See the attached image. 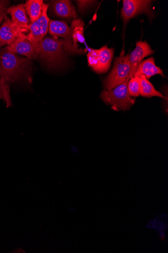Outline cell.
Returning <instances> with one entry per match:
<instances>
[{
    "instance_id": "6da1fadb",
    "label": "cell",
    "mask_w": 168,
    "mask_h": 253,
    "mask_svg": "<svg viewBox=\"0 0 168 253\" xmlns=\"http://www.w3.org/2000/svg\"><path fill=\"white\" fill-rule=\"evenodd\" d=\"M31 66V60L19 57L6 47L0 50V83L4 91L7 107L12 104L10 84L23 80L32 83Z\"/></svg>"
},
{
    "instance_id": "7a4b0ae2",
    "label": "cell",
    "mask_w": 168,
    "mask_h": 253,
    "mask_svg": "<svg viewBox=\"0 0 168 253\" xmlns=\"http://www.w3.org/2000/svg\"><path fill=\"white\" fill-rule=\"evenodd\" d=\"M64 44L62 39L44 38L39 46L38 57L49 68L61 65L65 59Z\"/></svg>"
},
{
    "instance_id": "3957f363",
    "label": "cell",
    "mask_w": 168,
    "mask_h": 253,
    "mask_svg": "<svg viewBox=\"0 0 168 253\" xmlns=\"http://www.w3.org/2000/svg\"><path fill=\"white\" fill-rule=\"evenodd\" d=\"M128 78L124 83L111 90H104L101 93V97L107 105H111L114 111H127L134 104L136 100L129 94Z\"/></svg>"
},
{
    "instance_id": "277c9868",
    "label": "cell",
    "mask_w": 168,
    "mask_h": 253,
    "mask_svg": "<svg viewBox=\"0 0 168 253\" xmlns=\"http://www.w3.org/2000/svg\"><path fill=\"white\" fill-rule=\"evenodd\" d=\"M131 68L129 54L116 57L112 71L104 82L105 88L111 90L124 83L129 78Z\"/></svg>"
},
{
    "instance_id": "5b68a950",
    "label": "cell",
    "mask_w": 168,
    "mask_h": 253,
    "mask_svg": "<svg viewBox=\"0 0 168 253\" xmlns=\"http://www.w3.org/2000/svg\"><path fill=\"white\" fill-rule=\"evenodd\" d=\"M48 7L49 5L43 3L40 17L29 26L30 33L28 35V39L34 45L37 54L42 41L49 32L50 20L47 14Z\"/></svg>"
},
{
    "instance_id": "8992f818",
    "label": "cell",
    "mask_w": 168,
    "mask_h": 253,
    "mask_svg": "<svg viewBox=\"0 0 168 253\" xmlns=\"http://www.w3.org/2000/svg\"><path fill=\"white\" fill-rule=\"evenodd\" d=\"M152 1L149 0H124L121 16L125 25L132 18L140 14H146L151 20L155 14L151 8Z\"/></svg>"
},
{
    "instance_id": "52a82bcc",
    "label": "cell",
    "mask_w": 168,
    "mask_h": 253,
    "mask_svg": "<svg viewBox=\"0 0 168 253\" xmlns=\"http://www.w3.org/2000/svg\"><path fill=\"white\" fill-rule=\"evenodd\" d=\"M49 32L55 39L62 38L64 41V50L68 54H78L72 42L70 28L63 21L50 20Z\"/></svg>"
},
{
    "instance_id": "ba28073f",
    "label": "cell",
    "mask_w": 168,
    "mask_h": 253,
    "mask_svg": "<svg viewBox=\"0 0 168 253\" xmlns=\"http://www.w3.org/2000/svg\"><path fill=\"white\" fill-rule=\"evenodd\" d=\"M29 26L19 25L6 18L0 28V45L14 43L21 33L29 31Z\"/></svg>"
},
{
    "instance_id": "9c48e42d",
    "label": "cell",
    "mask_w": 168,
    "mask_h": 253,
    "mask_svg": "<svg viewBox=\"0 0 168 253\" xmlns=\"http://www.w3.org/2000/svg\"><path fill=\"white\" fill-rule=\"evenodd\" d=\"M6 48L14 54L25 56L30 60L38 57L34 45L29 40L25 32L21 33L14 42Z\"/></svg>"
},
{
    "instance_id": "30bf717a",
    "label": "cell",
    "mask_w": 168,
    "mask_h": 253,
    "mask_svg": "<svg viewBox=\"0 0 168 253\" xmlns=\"http://www.w3.org/2000/svg\"><path fill=\"white\" fill-rule=\"evenodd\" d=\"M154 53L150 44L146 42L138 41L136 43V47L129 55L131 68L129 76L130 79L133 78L136 68L142 60L146 57Z\"/></svg>"
},
{
    "instance_id": "8fae6325",
    "label": "cell",
    "mask_w": 168,
    "mask_h": 253,
    "mask_svg": "<svg viewBox=\"0 0 168 253\" xmlns=\"http://www.w3.org/2000/svg\"><path fill=\"white\" fill-rule=\"evenodd\" d=\"M157 75L165 77L163 70L156 65L155 59L151 57L140 63L136 68L134 77L144 76L149 80L151 77Z\"/></svg>"
},
{
    "instance_id": "7c38bea8",
    "label": "cell",
    "mask_w": 168,
    "mask_h": 253,
    "mask_svg": "<svg viewBox=\"0 0 168 253\" xmlns=\"http://www.w3.org/2000/svg\"><path fill=\"white\" fill-rule=\"evenodd\" d=\"M84 27L85 24L83 20L80 19H76L72 21L70 28L71 41L78 54L85 53V51L80 48L78 44V43H83L85 41Z\"/></svg>"
},
{
    "instance_id": "4fadbf2b",
    "label": "cell",
    "mask_w": 168,
    "mask_h": 253,
    "mask_svg": "<svg viewBox=\"0 0 168 253\" xmlns=\"http://www.w3.org/2000/svg\"><path fill=\"white\" fill-rule=\"evenodd\" d=\"M53 11L56 15L64 18L76 19L78 17L75 7L67 0L55 1L53 4Z\"/></svg>"
},
{
    "instance_id": "5bb4252c",
    "label": "cell",
    "mask_w": 168,
    "mask_h": 253,
    "mask_svg": "<svg viewBox=\"0 0 168 253\" xmlns=\"http://www.w3.org/2000/svg\"><path fill=\"white\" fill-rule=\"evenodd\" d=\"M114 56V49L109 48L107 45L100 49V60L97 68L94 71L98 74L106 73L111 66Z\"/></svg>"
},
{
    "instance_id": "9a60e30c",
    "label": "cell",
    "mask_w": 168,
    "mask_h": 253,
    "mask_svg": "<svg viewBox=\"0 0 168 253\" xmlns=\"http://www.w3.org/2000/svg\"><path fill=\"white\" fill-rule=\"evenodd\" d=\"M12 18V21L19 25L29 26L30 21L27 14L25 4H21L10 7L7 10Z\"/></svg>"
},
{
    "instance_id": "2e32d148",
    "label": "cell",
    "mask_w": 168,
    "mask_h": 253,
    "mask_svg": "<svg viewBox=\"0 0 168 253\" xmlns=\"http://www.w3.org/2000/svg\"><path fill=\"white\" fill-rule=\"evenodd\" d=\"M139 77L141 80L140 95L148 98H151L153 97L165 98L163 94L157 90L154 85L145 76H141Z\"/></svg>"
},
{
    "instance_id": "e0dca14e",
    "label": "cell",
    "mask_w": 168,
    "mask_h": 253,
    "mask_svg": "<svg viewBox=\"0 0 168 253\" xmlns=\"http://www.w3.org/2000/svg\"><path fill=\"white\" fill-rule=\"evenodd\" d=\"M43 1L42 0H29L25 4V7L30 18L31 24L36 21L42 13Z\"/></svg>"
},
{
    "instance_id": "ac0fdd59",
    "label": "cell",
    "mask_w": 168,
    "mask_h": 253,
    "mask_svg": "<svg viewBox=\"0 0 168 253\" xmlns=\"http://www.w3.org/2000/svg\"><path fill=\"white\" fill-rule=\"evenodd\" d=\"M130 80L128 84L129 95L131 97H138L140 95V78L138 77H135Z\"/></svg>"
},
{
    "instance_id": "d6986e66",
    "label": "cell",
    "mask_w": 168,
    "mask_h": 253,
    "mask_svg": "<svg viewBox=\"0 0 168 253\" xmlns=\"http://www.w3.org/2000/svg\"><path fill=\"white\" fill-rule=\"evenodd\" d=\"M88 64L93 71L96 70L100 60V50H91L87 54Z\"/></svg>"
},
{
    "instance_id": "ffe728a7",
    "label": "cell",
    "mask_w": 168,
    "mask_h": 253,
    "mask_svg": "<svg viewBox=\"0 0 168 253\" xmlns=\"http://www.w3.org/2000/svg\"><path fill=\"white\" fill-rule=\"evenodd\" d=\"M8 1H0V24L3 21L7 12V5L6 3Z\"/></svg>"
},
{
    "instance_id": "44dd1931",
    "label": "cell",
    "mask_w": 168,
    "mask_h": 253,
    "mask_svg": "<svg viewBox=\"0 0 168 253\" xmlns=\"http://www.w3.org/2000/svg\"><path fill=\"white\" fill-rule=\"evenodd\" d=\"M96 1H77L78 8L80 11L82 12L87 7L93 4Z\"/></svg>"
},
{
    "instance_id": "7402d4cb",
    "label": "cell",
    "mask_w": 168,
    "mask_h": 253,
    "mask_svg": "<svg viewBox=\"0 0 168 253\" xmlns=\"http://www.w3.org/2000/svg\"><path fill=\"white\" fill-rule=\"evenodd\" d=\"M3 100L4 101H5V94H4V91L3 90V88L1 84V83H0V100Z\"/></svg>"
},
{
    "instance_id": "603a6c76",
    "label": "cell",
    "mask_w": 168,
    "mask_h": 253,
    "mask_svg": "<svg viewBox=\"0 0 168 253\" xmlns=\"http://www.w3.org/2000/svg\"><path fill=\"white\" fill-rule=\"evenodd\" d=\"M0 47H1V45H0Z\"/></svg>"
}]
</instances>
